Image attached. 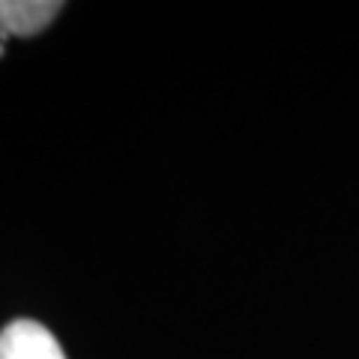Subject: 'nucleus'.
Segmentation results:
<instances>
[{
    "instance_id": "obj_1",
    "label": "nucleus",
    "mask_w": 359,
    "mask_h": 359,
    "mask_svg": "<svg viewBox=\"0 0 359 359\" xmlns=\"http://www.w3.org/2000/svg\"><path fill=\"white\" fill-rule=\"evenodd\" d=\"M0 359H66V353L42 323L13 320L0 330Z\"/></svg>"
},
{
    "instance_id": "obj_2",
    "label": "nucleus",
    "mask_w": 359,
    "mask_h": 359,
    "mask_svg": "<svg viewBox=\"0 0 359 359\" xmlns=\"http://www.w3.org/2000/svg\"><path fill=\"white\" fill-rule=\"evenodd\" d=\"M63 9L60 0H0V36H33Z\"/></svg>"
}]
</instances>
